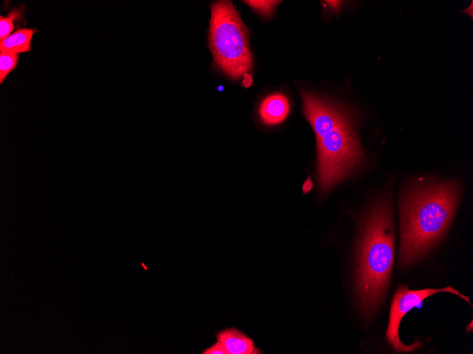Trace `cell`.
I'll return each mask as SVG.
<instances>
[{"mask_svg": "<svg viewBox=\"0 0 473 354\" xmlns=\"http://www.w3.org/2000/svg\"><path fill=\"white\" fill-rule=\"evenodd\" d=\"M300 95L304 115L316 136L319 189L326 193L362 165L364 153L348 108L306 90Z\"/></svg>", "mask_w": 473, "mask_h": 354, "instance_id": "1", "label": "cell"}, {"mask_svg": "<svg viewBox=\"0 0 473 354\" xmlns=\"http://www.w3.org/2000/svg\"><path fill=\"white\" fill-rule=\"evenodd\" d=\"M459 196V184L453 180L421 179L407 188L400 204V266L418 260L442 237Z\"/></svg>", "mask_w": 473, "mask_h": 354, "instance_id": "2", "label": "cell"}, {"mask_svg": "<svg viewBox=\"0 0 473 354\" xmlns=\"http://www.w3.org/2000/svg\"><path fill=\"white\" fill-rule=\"evenodd\" d=\"M394 258V232L389 194L369 211L360 238L356 293L361 312L372 315L389 286Z\"/></svg>", "mask_w": 473, "mask_h": 354, "instance_id": "3", "label": "cell"}, {"mask_svg": "<svg viewBox=\"0 0 473 354\" xmlns=\"http://www.w3.org/2000/svg\"><path fill=\"white\" fill-rule=\"evenodd\" d=\"M209 46L215 66L237 80L253 69L249 30L230 1L211 6Z\"/></svg>", "mask_w": 473, "mask_h": 354, "instance_id": "4", "label": "cell"}, {"mask_svg": "<svg viewBox=\"0 0 473 354\" xmlns=\"http://www.w3.org/2000/svg\"><path fill=\"white\" fill-rule=\"evenodd\" d=\"M447 292L455 294L465 300L470 305L469 298L460 293L451 286L443 288H426L411 290L406 285H400L394 293L389 313V320L386 331L388 343L398 353L411 352L421 346L420 341H415L411 345L404 344L399 336V326L404 316L413 307L420 304L425 298L437 293Z\"/></svg>", "mask_w": 473, "mask_h": 354, "instance_id": "5", "label": "cell"}, {"mask_svg": "<svg viewBox=\"0 0 473 354\" xmlns=\"http://www.w3.org/2000/svg\"><path fill=\"white\" fill-rule=\"evenodd\" d=\"M290 109L288 98L283 93H276L266 96L262 100L258 113L264 124L275 125L287 118Z\"/></svg>", "mask_w": 473, "mask_h": 354, "instance_id": "6", "label": "cell"}, {"mask_svg": "<svg viewBox=\"0 0 473 354\" xmlns=\"http://www.w3.org/2000/svg\"><path fill=\"white\" fill-rule=\"evenodd\" d=\"M219 341L226 349L228 354L254 353V344L251 338L235 329H227L217 335Z\"/></svg>", "mask_w": 473, "mask_h": 354, "instance_id": "7", "label": "cell"}, {"mask_svg": "<svg viewBox=\"0 0 473 354\" xmlns=\"http://www.w3.org/2000/svg\"><path fill=\"white\" fill-rule=\"evenodd\" d=\"M35 29L21 28L3 40H0V52L19 54L31 49V42Z\"/></svg>", "mask_w": 473, "mask_h": 354, "instance_id": "8", "label": "cell"}, {"mask_svg": "<svg viewBox=\"0 0 473 354\" xmlns=\"http://www.w3.org/2000/svg\"><path fill=\"white\" fill-rule=\"evenodd\" d=\"M18 54L6 52H0V83H2L6 76L16 67Z\"/></svg>", "mask_w": 473, "mask_h": 354, "instance_id": "9", "label": "cell"}, {"mask_svg": "<svg viewBox=\"0 0 473 354\" xmlns=\"http://www.w3.org/2000/svg\"><path fill=\"white\" fill-rule=\"evenodd\" d=\"M249 6L263 16H270L280 1H244Z\"/></svg>", "mask_w": 473, "mask_h": 354, "instance_id": "10", "label": "cell"}, {"mask_svg": "<svg viewBox=\"0 0 473 354\" xmlns=\"http://www.w3.org/2000/svg\"><path fill=\"white\" fill-rule=\"evenodd\" d=\"M15 13H9L7 16L0 17V40H3L9 36L14 28L13 20Z\"/></svg>", "mask_w": 473, "mask_h": 354, "instance_id": "11", "label": "cell"}, {"mask_svg": "<svg viewBox=\"0 0 473 354\" xmlns=\"http://www.w3.org/2000/svg\"><path fill=\"white\" fill-rule=\"evenodd\" d=\"M203 354H228L226 349L224 348V346L219 341H217L216 343H215L211 347L206 349L205 351H203Z\"/></svg>", "mask_w": 473, "mask_h": 354, "instance_id": "12", "label": "cell"}, {"mask_svg": "<svg viewBox=\"0 0 473 354\" xmlns=\"http://www.w3.org/2000/svg\"><path fill=\"white\" fill-rule=\"evenodd\" d=\"M252 83V77L250 74H248V73H245L244 75V79H243V85L245 87H249L251 85Z\"/></svg>", "mask_w": 473, "mask_h": 354, "instance_id": "13", "label": "cell"}, {"mask_svg": "<svg viewBox=\"0 0 473 354\" xmlns=\"http://www.w3.org/2000/svg\"><path fill=\"white\" fill-rule=\"evenodd\" d=\"M312 187V182L309 178H308L302 186L303 191L304 193L308 192Z\"/></svg>", "mask_w": 473, "mask_h": 354, "instance_id": "14", "label": "cell"}]
</instances>
